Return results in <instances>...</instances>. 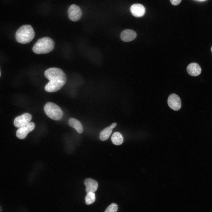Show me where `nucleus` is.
I'll use <instances>...</instances> for the list:
<instances>
[{
	"label": "nucleus",
	"mask_w": 212,
	"mask_h": 212,
	"mask_svg": "<svg viewBox=\"0 0 212 212\" xmlns=\"http://www.w3.org/2000/svg\"><path fill=\"white\" fill-rule=\"evenodd\" d=\"M211 52H212V47H211Z\"/></svg>",
	"instance_id": "6ab92c4d"
},
{
	"label": "nucleus",
	"mask_w": 212,
	"mask_h": 212,
	"mask_svg": "<svg viewBox=\"0 0 212 212\" xmlns=\"http://www.w3.org/2000/svg\"><path fill=\"white\" fill-rule=\"evenodd\" d=\"M44 76L49 80L45 87V91L48 92L59 90L66 82L65 74L59 68L53 67L48 69L45 72Z\"/></svg>",
	"instance_id": "f257e3e1"
},
{
	"label": "nucleus",
	"mask_w": 212,
	"mask_h": 212,
	"mask_svg": "<svg viewBox=\"0 0 212 212\" xmlns=\"http://www.w3.org/2000/svg\"><path fill=\"white\" fill-rule=\"evenodd\" d=\"M32 116L29 113H26L16 117L14 121L15 127L19 128L29 123L31 120Z\"/></svg>",
	"instance_id": "6e6552de"
},
{
	"label": "nucleus",
	"mask_w": 212,
	"mask_h": 212,
	"mask_svg": "<svg viewBox=\"0 0 212 212\" xmlns=\"http://www.w3.org/2000/svg\"><path fill=\"white\" fill-rule=\"evenodd\" d=\"M68 13L69 17L73 21L78 20L82 15V11L80 7L74 4H72L69 6Z\"/></svg>",
	"instance_id": "423d86ee"
},
{
	"label": "nucleus",
	"mask_w": 212,
	"mask_h": 212,
	"mask_svg": "<svg viewBox=\"0 0 212 212\" xmlns=\"http://www.w3.org/2000/svg\"><path fill=\"white\" fill-rule=\"evenodd\" d=\"M1 73L0 70V77L1 76Z\"/></svg>",
	"instance_id": "aec40b11"
},
{
	"label": "nucleus",
	"mask_w": 212,
	"mask_h": 212,
	"mask_svg": "<svg viewBox=\"0 0 212 212\" xmlns=\"http://www.w3.org/2000/svg\"><path fill=\"white\" fill-rule=\"evenodd\" d=\"M95 200V196L94 192L87 193L85 196V202L86 204L90 205L93 203Z\"/></svg>",
	"instance_id": "dca6fc26"
},
{
	"label": "nucleus",
	"mask_w": 212,
	"mask_h": 212,
	"mask_svg": "<svg viewBox=\"0 0 212 212\" xmlns=\"http://www.w3.org/2000/svg\"></svg>",
	"instance_id": "412c9836"
},
{
	"label": "nucleus",
	"mask_w": 212,
	"mask_h": 212,
	"mask_svg": "<svg viewBox=\"0 0 212 212\" xmlns=\"http://www.w3.org/2000/svg\"><path fill=\"white\" fill-rule=\"evenodd\" d=\"M130 11L134 16L140 17L142 16L144 14L145 9L142 5L139 4H135L131 6Z\"/></svg>",
	"instance_id": "1a4fd4ad"
},
{
	"label": "nucleus",
	"mask_w": 212,
	"mask_h": 212,
	"mask_svg": "<svg viewBox=\"0 0 212 212\" xmlns=\"http://www.w3.org/2000/svg\"><path fill=\"white\" fill-rule=\"evenodd\" d=\"M86 186V191L87 193L95 192L97 188L98 184L95 180L90 178L86 179L84 182Z\"/></svg>",
	"instance_id": "9b49d317"
},
{
	"label": "nucleus",
	"mask_w": 212,
	"mask_h": 212,
	"mask_svg": "<svg viewBox=\"0 0 212 212\" xmlns=\"http://www.w3.org/2000/svg\"><path fill=\"white\" fill-rule=\"evenodd\" d=\"M187 71L190 75L196 76L201 73V69L200 66L197 63H192L187 66Z\"/></svg>",
	"instance_id": "f8f14e48"
},
{
	"label": "nucleus",
	"mask_w": 212,
	"mask_h": 212,
	"mask_svg": "<svg viewBox=\"0 0 212 212\" xmlns=\"http://www.w3.org/2000/svg\"><path fill=\"white\" fill-rule=\"evenodd\" d=\"M118 210L117 205L115 203H112L106 209L104 212H117Z\"/></svg>",
	"instance_id": "f3484780"
},
{
	"label": "nucleus",
	"mask_w": 212,
	"mask_h": 212,
	"mask_svg": "<svg viewBox=\"0 0 212 212\" xmlns=\"http://www.w3.org/2000/svg\"><path fill=\"white\" fill-rule=\"evenodd\" d=\"M168 103L169 107L174 110H178L181 107V101L180 97L175 94L170 95L168 97Z\"/></svg>",
	"instance_id": "0eeeda50"
},
{
	"label": "nucleus",
	"mask_w": 212,
	"mask_h": 212,
	"mask_svg": "<svg viewBox=\"0 0 212 212\" xmlns=\"http://www.w3.org/2000/svg\"><path fill=\"white\" fill-rule=\"evenodd\" d=\"M182 0H170L171 4L174 5H177L179 4Z\"/></svg>",
	"instance_id": "a211bd4d"
},
{
	"label": "nucleus",
	"mask_w": 212,
	"mask_h": 212,
	"mask_svg": "<svg viewBox=\"0 0 212 212\" xmlns=\"http://www.w3.org/2000/svg\"><path fill=\"white\" fill-rule=\"evenodd\" d=\"M44 110L48 117L54 120H60L63 115V112L60 107L52 102L47 103L44 107Z\"/></svg>",
	"instance_id": "20e7f679"
},
{
	"label": "nucleus",
	"mask_w": 212,
	"mask_h": 212,
	"mask_svg": "<svg viewBox=\"0 0 212 212\" xmlns=\"http://www.w3.org/2000/svg\"><path fill=\"white\" fill-rule=\"evenodd\" d=\"M69 125L74 128L79 133H82L83 130L81 122L76 119L71 118L68 121Z\"/></svg>",
	"instance_id": "4468645a"
},
{
	"label": "nucleus",
	"mask_w": 212,
	"mask_h": 212,
	"mask_svg": "<svg viewBox=\"0 0 212 212\" xmlns=\"http://www.w3.org/2000/svg\"><path fill=\"white\" fill-rule=\"evenodd\" d=\"M54 46V42L52 39L45 37L37 41L34 45L32 50L37 54H46L51 51Z\"/></svg>",
	"instance_id": "7ed1b4c3"
},
{
	"label": "nucleus",
	"mask_w": 212,
	"mask_h": 212,
	"mask_svg": "<svg viewBox=\"0 0 212 212\" xmlns=\"http://www.w3.org/2000/svg\"><path fill=\"white\" fill-rule=\"evenodd\" d=\"M35 126L33 122H29L19 127L16 132L17 137L21 139L25 138L28 133L34 129Z\"/></svg>",
	"instance_id": "39448f33"
},
{
	"label": "nucleus",
	"mask_w": 212,
	"mask_h": 212,
	"mask_svg": "<svg viewBox=\"0 0 212 212\" xmlns=\"http://www.w3.org/2000/svg\"><path fill=\"white\" fill-rule=\"evenodd\" d=\"M34 36L35 33L32 27L29 25H24L17 31L15 37L17 42L25 44L31 41Z\"/></svg>",
	"instance_id": "f03ea898"
},
{
	"label": "nucleus",
	"mask_w": 212,
	"mask_h": 212,
	"mask_svg": "<svg viewBox=\"0 0 212 212\" xmlns=\"http://www.w3.org/2000/svg\"><path fill=\"white\" fill-rule=\"evenodd\" d=\"M111 140L112 143L114 145H119L122 143L123 138L122 135L120 132H116L112 135Z\"/></svg>",
	"instance_id": "2eb2a0df"
},
{
	"label": "nucleus",
	"mask_w": 212,
	"mask_h": 212,
	"mask_svg": "<svg viewBox=\"0 0 212 212\" xmlns=\"http://www.w3.org/2000/svg\"><path fill=\"white\" fill-rule=\"evenodd\" d=\"M137 36L135 31L130 29L123 30L120 34L121 40L124 42H129L135 39Z\"/></svg>",
	"instance_id": "9d476101"
},
{
	"label": "nucleus",
	"mask_w": 212,
	"mask_h": 212,
	"mask_svg": "<svg viewBox=\"0 0 212 212\" xmlns=\"http://www.w3.org/2000/svg\"><path fill=\"white\" fill-rule=\"evenodd\" d=\"M117 123L114 122L110 126L104 129L100 132V139L102 141L107 140L111 133L113 129L115 127Z\"/></svg>",
	"instance_id": "ddd939ff"
}]
</instances>
